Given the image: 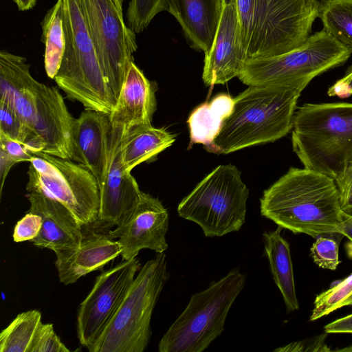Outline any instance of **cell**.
<instances>
[{"mask_svg":"<svg viewBox=\"0 0 352 352\" xmlns=\"http://www.w3.org/2000/svg\"><path fill=\"white\" fill-rule=\"evenodd\" d=\"M32 133L33 130L23 123L13 106L0 100V133L25 143Z\"/></svg>","mask_w":352,"mask_h":352,"instance_id":"4dcf8cb0","label":"cell"},{"mask_svg":"<svg viewBox=\"0 0 352 352\" xmlns=\"http://www.w3.org/2000/svg\"><path fill=\"white\" fill-rule=\"evenodd\" d=\"M326 338V334H322L305 340L290 343L287 346L275 349L274 351H331L325 342Z\"/></svg>","mask_w":352,"mask_h":352,"instance_id":"e575fe53","label":"cell"},{"mask_svg":"<svg viewBox=\"0 0 352 352\" xmlns=\"http://www.w3.org/2000/svg\"><path fill=\"white\" fill-rule=\"evenodd\" d=\"M303 90L280 85L249 86L233 98L231 114L205 148L228 154L285 136L292 129L297 101Z\"/></svg>","mask_w":352,"mask_h":352,"instance_id":"7a4b0ae2","label":"cell"},{"mask_svg":"<svg viewBox=\"0 0 352 352\" xmlns=\"http://www.w3.org/2000/svg\"><path fill=\"white\" fill-rule=\"evenodd\" d=\"M292 143L304 167L338 180L352 166V103H305L298 107Z\"/></svg>","mask_w":352,"mask_h":352,"instance_id":"3957f363","label":"cell"},{"mask_svg":"<svg viewBox=\"0 0 352 352\" xmlns=\"http://www.w3.org/2000/svg\"><path fill=\"white\" fill-rule=\"evenodd\" d=\"M280 226L274 231H265L263 241L272 278L281 293L287 311L299 309L289 243L282 236Z\"/></svg>","mask_w":352,"mask_h":352,"instance_id":"7402d4cb","label":"cell"},{"mask_svg":"<svg viewBox=\"0 0 352 352\" xmlns=\"http://www.w3.org/2000/svg\"><path fill=\"white\" fill-rule=\"evenodd\" d=\"M245 275L239 267L194 294L187 306L158 344L160 352H201L224 330L234 300L245 287Z\"/></svg>","mask_w":352,"mask_h":352,"instance_id":"52a82bcc","label":"cell"},{"mask_svg":"<svg viewBox=\"0 0 352 352\" xmlns=\"http://www.w3.org/2000/svg\"><path fill=\"white\" fill-rule=\"evenodd\" d=\"M156 108L154 85L131 61L116 106L109 114L111 126L120 128L125 135L136 126L151 124Z\"/></svg>","mask_w":352,"mask_h":352,"instance_id":"ffe728a7","label":"cell"},{"mask_svg":"<svg viewBox=\"0 0 352 352\" xmlns=\"http://www.w3.org/2000/svg\"><path fill=\"white\" fill-rule=\"evenodd\" d=\"M106 81L118 99L133 54L135 33L123 17L119 0H79Z\"/></svg>","mask_w":352,"mask_h":352,"instance_id":"30bf717a","label":"cell"},{"mask_svg":"<svg viewBox=\"0 0 352 352\" xmlns=\"http://www.w3.org/2000/svg\"><path fill=\"white\" fill-rule=\"evenodd\" d=\"M204 54L202 79L206 85L225 84L241 73L248 57L242 42L236 0H222L213 41Z\"/></svg>","mask_w":352,"mask_h":352,"instance_id":"5bb4252c","label":"cell"},{"mask_svg":"<svg viewBox=\"0 0 352 352\" xmlns=\"http://www.w3.org/2000/svg\"><path fill=\"white\" fill-rule=\"evenodd\" d=\"M21 11H27L33 8L36 3V0H13Z\"/></svg>","mask_w":352,"mask_h":352,"instance_id":"60d3db41","label":"cell"},{"mask_svg":"<svg viewBox=\"0 0 352 352\" xmlns=\"http://www.w3.org/2000/svg\"><path fill=\"white\" fill-rule=\"evenodd\" d=\"M119 1H120V2L122 3V2H123V0H119Z\"/></svg>","mask_w":352,"mask_h":352,"instance_id":"ee69618b","label":"cell"},{"mask_svg":"<svg viewBox=\"0 0 352 352\" xmlns=\"http://www.w3.org/2000/svg\"><path fill=\"white\" fill-rule=\"evenodd\" d=\"M76 118L54 87L41 83L32 130L43 146V153L73 160V128Z\"/></svg>","mask_w":352,"mask_h":352,"instance_id":"e0dca14e","label":"cell"},{"mask_svg":"<svg viewBox=\"0 0 352 352\" xmlns=\"http://www.w3.org/2000/svg\"><path fill=\"white\" fill-rule=\"evenodd\" d=\"M346 255L349 258H352V240H349L345 245Z\"/></svg>","mask_w":352,"mask_h":352,"instance_id":"b9f144b4","label":"cell"},{"mask_svg":"<svg viewBox=\"0 0 352 352\" xmlns=\"http://www.w3.org/2000/svg\"><path fill=\"white\" fill-rule=\"evenodd\" d=\"M16 163L9 157V156L0 148V191L2 194L4 183L6 177L12 168Z\"/></svg>","mask_w":352,"mask_h":352,"instance_id":"f35d334b","label":"cell"},{"mask_svg":"<svg viewBox=\"0 0 352 352\" xmlns=\"http://www.w3.org/2000/svg\"><path fill=\"white\" fill-rule=\"evenodd\" d=\"M0 148L2 149L16 164L30 162L34 154L23 142L14 140L0 133Z\"/></svg>","mask_w":352,"mask_h":352,"instance_id":"836d02e7","label":"cell"},{"mask_svg":"<svg viewBox=\"0 0 352 352\" xmlns=\"http://www.w3.org/2000/svg\"><path fill=\"white\" fill-rule=\"evenodd\" d=\"M41 27V41L45 45V69L47 76L54 79L59 69L65 49L63 0H57L47 11Z\"/></svg>","mask_w":352,"mask_h":352,"instance_id":"d4e9b609","label":"cell"},{"mask_svg":"<svg viewBox=\"0 0 352 352\" xmlns=\"http://www.w3.org/2000/svg\"><path fill=\"white\" fill-rule=\"evenodd\" d=\"M234 99L221 94L210 102H204L190 113L188 119L190 144H210L219 133L224 120L231 114Z\"/></svg>","mask_w":352,"mask_h":352,"instance_id":"cb8c5ba5","label":"cell"},{"mask_svg":"<svg viewBox=\"0 0 352 352\" xmlns=\"http://www.w3.org/2000/svg\"><path fill=\"white\" fill-rule=\"evenodd\" d=\"M309 318L315 321L344 306L352 305V274L317 295Z\"/></svg>","mask_w":352,"mask_h":352,"instance_id":"f1b7e54d","label":"cell"},{"mask_svg":"<svg viewBox=\"0 0 352 352\" xmlns=\"http://www.w3.org/2000/svg\"><path fill=\"white\" fill-rule=\"evenodd\" d=\"M168 212L162 202L142 192L135 208L108 234L112 239H118L122 260L129 261L143 249L164 252L168 248Z\"/></svg>","mask_w":352,"mask_h":352,"instance_id":"4fadbf2b","label":"cell"},{"mask_svg":"<svg viewBox=\"0 0 352 352\" xmlns=\"http://www.w3.org/2000/svg\"><path fill=\"white\" fill-rule=\"evenodd\" d=\"M70 350L62 342L54 329L52 324L39 325L29 352H69Z\"/></svg>","mask_w":352,"mask_h":352,"instance_id":"1f68e13d","label":"cell"},{"mask_svg":"<svg viewBox=\"0 0 352 352\" xmlns=\"http://www.w3.org/2000/svg\"><path fill=\"white\" fill-rule=\"evenodd\" d=\"M122 136L120 128L112 126L108 170L100 186L98 226L104 228L118 226L137 205L142 193L135 179L123 165Z\"/></svg>","mask_w":352,"mask_h":352,"instance_id":"2e32d148","label":"cell"},{"mask_svg":"<svg viewBox=\"0 0 352 352\" xmlns=\"http://www.w3.org/2000/svg\"><path fill=\"white\" fill-rule=\"evenodd\" d=\"M323 30L352 50V0H318Z\"/></svg>","mask_w":352,"mask_h":352,"instance_id":"484cf974","label":"cell"},{"mask_svg":"<svg viewBox=\"0 0 352 352\" xmlns=\"http://www.w3.org/2000/svg\"><path fill=\"white\" fill-rule=\"evenodd\" d=\"M140 267L135 257L122 260L97 276L78 311L77 336L82 346L87 348L107 327Z\"/></svg>","mask_w":352,"mask_h":352,"instance_id":"7c38bea8","label":"cell"},{"mask_svg":"<svg viewBox=\"0 0 352 352\" xmlns=\"http://www.w3.org/2000/svg\"><path fill=\"white\" fill-rule=\"evenodd\" d=\"M336 183L342 211L352 215V166Z\"/></svg>","mask_w":352,"mask_h":352,"instance_id":"d590c367","label":"cell"},{"mask_svg":"<svg viewBox=\"0 0 352 352\" xmlns=\"http://www.w3.org/2000/svg\"><path fill=\"white\" fill-rule=\"evenodd\" d=\"M351 54L322 29L289 52L248 58L238 78L248 86L280 85L304 89L316 76L344 64Z\"/></svg>","mask_w":352,"mask_h":352,"instance_id":"9c48e42d","label":"cell"},{"mask_svg":"<svg viewBox=\"0 0 352 352\" xmlns=\"http://www.w3.org/2000/svg\"><path fill=\"white\" fill-rule=\"evenodd\" d=\"M249 190L232 164L219 165L177 206L178 215L197 223L206 237L239 231L245 222Z\"/></svg>","mask_w":352,"mask_h":352,"instance_id":"ba28073f","label":"cell"},{"mask_svg":"<svg viewBox=\"0 0 352 352\" xmlns=\"http://www.w3.org/2000/svg\"><path fill=\"white\" fill-rule=\"evenodd\" d=\"M339 232L344 236H346L349 240H352V215L344 212Z\"/></svg>","mask_w":352,"mask_h":352,"instance_id":"ab89813d","label":"cell"},{"mask_svg":"<svg viewBox=\"0 0 352 352\" xmlns=\"http://www.w3.org/2000/svg\"><path fill=\"white\" fill-rule=\"evenodd\" d=\"M42 219L38 214L28 212L15 225L13 239L19 243L36 238L42 228Z\"/></svg>","mask_w":352,"mask_h":352,"instance_id":"d6a6232c","label":"cell"},{"mask_svg":"<svg viewBox=\"0 0 352 352\" xmlns=\"http://www.w3.org/2000/svg\"><path fill=\"white\" fill-rule=\"evenodd\" d=\"M340 232L322 233L318 235L311 248L314 263L321 268L336 270L340 263L339 245L343 238Z\"/></svg>","mask_w":352,"mask_h":352,"instance_id":"f546056e","label":"cell"},{"mask_svg":"<svg viewBox=\"0 0 352 352\" xmlns=\"http://www.w3.org/2000/svg\"><path fill=\"white\" fill-rule=\"evenodd\" d=\"M261 214L294 234L339 232L343 220L336 181L314 170L290 168L260 199Z\"/></svg>","mask_w":352,"mask_h":352,"instance_id":"6da1fadb","label":"cell"},{"mask_svg":"<svg viewBox=\"0 0 352 352\" xmlns=\"http://www.w3.org/2000/svg\"><path fill=\"white\" fill-rule=\"evenodd\" d=\"M32 77L25 57L1 50L0 100L11 104L15 93Z\"/></svg>","mask_w":352,"mask_h":352,"instance_id":"83f0119b","label":"cell"},{"mask_svg":"<svg viewBox=\"0 0 352 352\" xmlns=\"http://www.w3.org/2000/svg\"><path fill=\"white\" fill-rule=\"evenodd\" d=\"M175 141V135L151 124L140 125L131 129L123 135L120 145L125 169L131 172L136 166L156 157Z\"/></svg>","mask_w":352,"mask_h":352,"instance_id":"603a6c76","label":"cell"},{"mask_svg":"<svg viewBox=\"0 0 352 352\" xmlns=\"http://www.w3.org/2000/svg\"><path fill=\"white\" fill-rule=\"evenodd\" d=\"M65 49L54 76L70 100L110 114L116 99L104 78L79 0H63Z\"/></svg>","mask_w":352,"mask_h":352,"instance_id":"5b68a950","label":"cell"},{"mask_svg":"<svg viewBox=\"0 0 352 352\" xmlns=\"http://www.w3.org/2000/svg\"><path fill=\"white\" fill-rule=\"evenodd\" d=\"M166 256L157 253L138 271L112 318L89 352H143L151 337V320L169 278Z\"/></svg>","mask_w":352,"mask_h":352,"instance_id":"8992f818","label":"cell"},{"mask_svg":"<svg viewBox=\"0 0 352 352\" xmlns=\"http://www.w3.org/2000/svg\"><path fill=\"white\" fill-rule=\"evenodd\" d=\"M83 228V236L78 246L55 253L60 282L66 285L76 283L91 272L101 270L121 254L119 242L108 233Z\"/></svg>","mask_w":352,"mask_h":352,"instance_id":"d6986e66","label":"cell"},{"mask_svg":"<svg viewBox=\"0 0 352 352\" xmlns=\"http://www.w3.org/2000/svg\"><path fill=\"white\" fill-rule=\"evenodd\" d=\"M168 12L177 21L190 47L207 52L218 24L222 0H168Z\"/></svg>","mask_w":352,"mask_h":352,"instance_id":"44dd1931","label":"cell"},{"mask_svg":"<svg viewBox=\"0 0 352 352\" xmlns=\"http://www.w3.org/2000/svg\"><path fill=\"white\" fill-rule=\"evenodd\" d=\"M336 351L340 352H352V345L344 347L343 349H338Z\"/></svg>","mask_w":352,"mask_h":352,"instance_id":"7bdbcfd3","label":"cell"},{"mask_svg":"<svg viewBox=\"0 0 352 352\" xmlns=\"http://www.w3.org/2000/svg\"><path fill=\"white\" fill-rule=\"evenodd\" d=\"M41 322V314L38 310L18 314L0 333V352H29Z\"/></svg>","mask_w":352,"mask_h":352,"instance_id":"4316f807","label":"cell"},{"mask_svg":"<svg viewBox=\"0 0 352 352\" xmlns=\"http://www.w3.org/2000/svg\"><path fill=\"white\" fill-rule=\"evenodd\" d=\"M328 95L339 98H346L352 95V67H351L346 75L336 81L328 89Z\"/></svg>","mask_w":352,"mask_h":352,"instance_id":"8d00e7d4","label":"cell"},{"mask_svg":"<svg viewBox=\"0 0 352 352\" xmlns=\"http://www.w3.org/2000/svg\"><path fill=\"white\" fill-rule=\"evenodd\" d=\"M112 126L109 114L85 109L76 118L73 128V160L97 178L99 186L107 173Z\"/></svg>","mask_w":352,"mask_h":352,"instance_id":"ac0fdd59","label":"cell"},{"mask_svg":"<svg viewBox=\"0 0 352 352\" xmlns=\"http://www.w3.org/2000/svg\"><path fill=\"white\" fill-rule=\"evenodd\" d=\"M324 329L326 333H352V314L327 324Z\"/></svg>","mask_w":352,"mask_h":352,"instance_id":"74e56055","label":"cell"},{"mask_svg":"<svg viewBox=\"0 0 352 352\" xmlns=\"http://www.w3.org/2000/svg\"><path fill=\"white\" fill-rule=\"evenodd\" d=\"M28 177L26 190L30 204L28 212L38 214L43 221L38 235L30 242L54 253L78 246L82 239L84 228L63 204L34 177Z\"/></svg>","mask_w":352,"mask_h":352,"instance_id":"9a60e30c","label":"cell"},{"mask_svg":"<svg viewBox=\"0 0 352 352\" xmlns=\"http://www.w3.org/2000/svg\"><path fill=\"white\" fill-rule=\"evenodd\" d=\"M28 175L63 204L82 227H98L99 183L83 165L39 152L30 162Z\"/></svg>","mask_w":352,"mask_h":352,"instance_id":"8fae6325","label":"cell"},{"mask_svg":"<svg viewBox=\"0 0 352 352\" xmlns=\"http://www.w3.org/2000/svg\"><path fill=\"white\" fill-rule=\"evenodd\" d=\"M248 58L278 56L311 35L318 0H236Z\"/></svg>","mask_w":352,"mask_h":352,"instance_id":"277c9868","label":"cell"}]
</instances>
